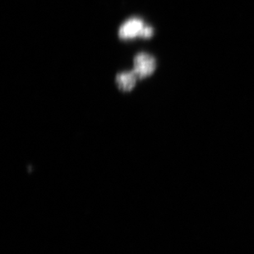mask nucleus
<instances>
[{"mask_svg": "<svg viewBox=\"0 0 254 254\" xmlns=\"http://www.w3.org/2000/svg\"><path fill=\"white\" fill-rule=\"evenodd\" d=\"M135 73L138 79L151 76L156 68V60L155 58L146 53H140L135 56L133 60Z\"/></svg>", "mask_w": 254, "mask_h": 254, "instance_id": "f257e3e1", "label": "nucleus"}, {"mask_svg": "<svg viewBox=\"0 0 254 254\" xmlns=\"http://www.w3.org/2000/svg\"><path fill=\"white\" fill-rule=\"evenodd\" d=\"M144 23L139 18H131L120 27L119 30V36L124 40L132 39L139 36Z\"/></svg>", "mask_w": 254, "mask_h": 254, "instance_id": "f03ea898", "label": "nucleus"}, {"mask_svg": "<svg viewBox=\"0 0 254 254\" xmlns=\"http://www.w3.org/2000/svg\"><path fill=\"white\" fill-rule=\"evenodd\" d=\"M137 75L134 71H130V72H121L119 73L115 77V82L117 84L118 87L123 91H132L135 85L137 83Z\"/></svg>", "mask_w": 254, "mask_h": 254, "instance_id": "7ed1b4c3", "label": "nucleus"}, {"mask_svg": "<svg viewBox=\"0 0 254 254\" xmlns=\"http://www.w3.org/2000/svg\"><path fill=\"white\" fill-rule=\"evenodd\" d=\"M154 30L151 27L149 26H145L141 29V32H140V37H142L144 39L151 38V36H153Z\"/></svg>", "mask_w": 254, "mask_h": 254, "instance_id": "20e7f679", "label": "nucleus"}]
</instances>
